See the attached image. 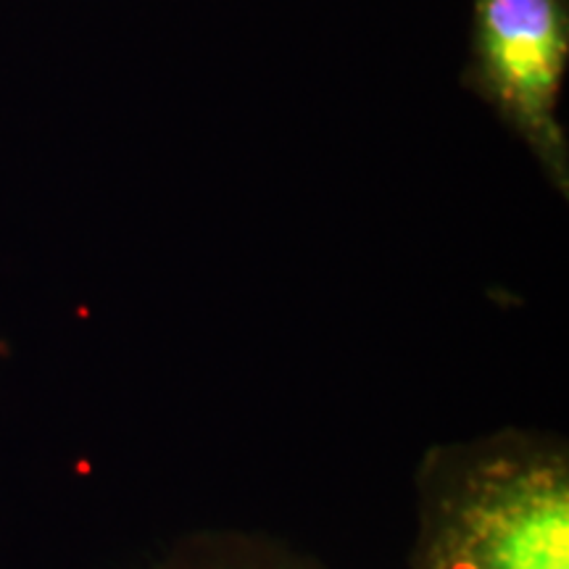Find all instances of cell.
Masks as SVG:
<instances>
[{
	"instance_id": "obj_2",
	"label": "cell",
	"mask_w": 569,
	"mask_h": 569,
	"mask_svg": "<svg viewBox=\"0 0 569 569\" xmlns=\"http://www.w3.org/2000/svg\"><path fill=\"white\" fill-rule=\"evenodd\" d=\"M567 67L569 0H475L465 84L525 140L561 196L569 190V140L559 122Z\"/></svg>"
},
{
	"instance_id": "obj_3",
	"label": "cell",
	"mask_w": 569,
	"mask_h": 569,
	"mask_svg": "<svg viewBox=\"0 0 569 569\" xmlns=\"http://www.w3.org/2000/svg\"><path fill=\"white\" fill-rule=\"evenodd\" d=\"M159 569H319L303 557L243 536L196 538L177 549Z\"/></svg>"
},
{
	"instance_id": "obj_1",
	"label": "cell",
	"mask_w": 569,
	"mask_h": 569,
	"mask_svg": "<svg viewBox=\"0 0 569 569\" xmlns=\"http://www.w3.org/2000/svg\"><path fill=\"white\" fill-rule=\"evenodd\" d=\"M409 569H569L567 446L503 432L430 453Z\"/></svg>"
}]
</instances>
